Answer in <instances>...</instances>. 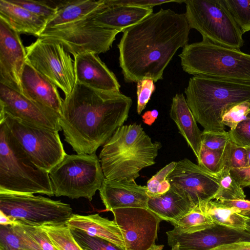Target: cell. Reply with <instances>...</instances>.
Wrapping results in <instances>:
<instances>
[{"instance_id":"obj_20","label":"cell","mask_w":250,"mask_h":250,"mask_svg":"<svg viewBox=\"0 0 250 250\" xmlns=\"http://www.w3.org/2000/svg\"><path fill=\"white\" fill-rule=\"evenodd\" d=\"M22 94L61 115L63 100L57 86L26 62L21 77Z\"/></svg>"},{"instance_id":"obj_34","label":"cell","mask_w":250,"mask_h":250,"mask_svg":"<svg viewBox=\"0 0 250 250\" xmlns=\"http://www.w3.org/2000/svg\"><path fill=\"white\" fill-rule=\"evenodd\" d=\"M175 164V162H172L166 165L147 181L146 193L149 198L160 196L169 190L170 185L167 177L174 168Z\"/></svg>"},{"instance_id":"obj_38","label":"cell","mask_w":250,"mask_h":250,"mask_svg":"<svg viewBox=\"0 0 250 250\" xmlns=\"http://www.w3.org/2000/svg\"><path fill=\"white\" fill-rule=\"evenodd\" d=\"M250 112V101L237 104L224 113L222 117V124L232 130L246 118Z\"/></svg>"},{"instance_id":"obj_41","label":"cell","mask_w":250,"mask_h":250,"mask_svg":"<svg viewBox=\"0 0 250 250\" xmlns=\"http://www.w3.org/2000/svg\"><path fill=\"white\" fill-rule=\"evenodd\" d=\"M228 132L230 140L237 145L250 146V112L244 120Z\"/></svg>"},{"instance_id":"obj_39","label":"cell","mask_w":250,"mask_h":250,"mask_svg":"<svg viewBox=\"0 0 250 250\" xmlns=\"http://www.w3.org/2000/svg\"><path fill=\"white\" fill-rule=\"evenodd\" d=\"M156 89L154 82L149 79H144L137 82V111L141 114L150 100Z\"/></svg>"},{"instance_id":"obj_2","label":"cell","mask_w":250,"mask_h":250,"mask_svg":"<svg viewBox=\"0 0 250 250\" xmlns=\"http://www.w3.org/2000/svg\"><path fill=\"white\" fill-rule=\"evenodd\" d=\"M132 104L120 92L96 90L76 83L63 100L60 125L77 154H96L128 118Z\"/></svg>"},{"instance_id":"obj_22","label":"cell","mask_w":250,"mask_h":250,"mask_svg":"<svg viewBox=\"0 0 250 250\" xmlns=\"http://www.w3.org/2000/svg\"><path fill=\"white\" fill-rule=\"evenodd\" d=\"M106 6L93 18L99 25L123 32L153 13V8L111 5L105 0Z\"/></svg>"},{"instance_id":"obj_40","label":"cell","mask_w":250,"mask_h":250,"mask_svg":"<svg viewBox=\"0 0 250 250\" xmlns=\"http://www.w3.org/2000/svg\"><path fill=\"white\" fill-rule=\"evenodd\" d=\"M230 137L228 132H212L204 130L202 132V146L212 150L224 149Z\"/></svg>"},{"instance_id":"obj_26","label":"cell","mask_w":250,"mask_h":250,"mask_svg":"<svg viewBox=\"0 0 250 250\" xmlns=\"http://www.w3.org/2000/svg\"><path fill=\"white\" fill-rule=\"evenodd\" d=\"M104 0H73L57 1V13L46 22L44 30L62 26L80 20L96 10L103 4Z\"/></svg>"},{"instance_id":"obj_42","label":"cell","mask_w":250,"mask_h":250,"mask_svg":"<svg viewBox=\"0 0 250 250\" xmlns=\"http://www.w3.org/2000/svg\"><path fill=\"white\" fill-rule=\"evenodd\" d=\"M22 228L40 246L42 250H58L46 232L40 227L20 223Z\"/></svg>"},{"instance_id":"obj_10","label":"cell","mask_w":250,"mask_h":250,"mask_svg":"<svg viewBox=\"0 0 250 250\" xmlns=\"http://www.w3.org/2000/svg\"><path fill=\"white\" fill-rule=\"evenodd\" d=\"M0 211L19 223L35 226L66 224L73 214L70 206L33 194L0 192Z\"/></svg>"},{"instance_id":"obj_24","label":"cell","mask_w":250,"mask_h":250,"mask_svg":"<svg viewBox=\"0 0 250 250\" xmlns=\"http://www.w3.org/2000/svg\"><path fill=\"white\" fill-rule=\"evenodd\" d=\"M194 207L187 196L171 187L162 195L149 198L147 203L149 210L162 221L170 223L181 219Z\"/></svg>"},{"instance_id":"obj_6","label":"cell","mask_w":250,"mask_h":250,"mask_svg":"<svg viewBox=\"0 0 250 250\" xmlns=\"http://www.w3.org/2000/svg\"><path fill=\"white\" fill-rule=\"evenodd\" d=\"M179 57L189 74L250 84V54L240 50L202 40L187 44Z\"/></svg>"},{"instance_id":"obj_14","label":"cell","mask_w":250,"mask_h":250,"mask_svg":"<svg viewBox=\"0 0 250 250\" xmlns=\"http://www.w3.org/2000/svg\"><path fill=\"white\" fill-rule=\"evenodd\" d=\"M167 179L171 188L187 196L195 207L213 199L219 188L214 174L187 158L176 162Z\"/></svg>"},{"instance_id":"obj_28","label":"cell","mask_w":250,"mask_h":250,"mask_svg":"<svg viewBox=\"0 0 250 250\" xmlns=\"http://www.w3.org/2000/svg\"><path fill=\"white\" fill-rule=\"evenodd\" d=\"M0 250H42L19 223L0 225Z\"/></svg>"},{"instance_id":"obj_5","label":"cell","mask_w":250,"mask_h":250,"mask_svg":"<svg viewBox=\"0 0 250 250\" xmlns=\"http://www.w3.org/2000/svg\"><path fill=\"white\" fill-rule=\"evenodd\" d=\"M54 196L49 172L37 166L0 120V192Z\"/></svg>"},{"instance_id":"obj_1","label":"cell","mask_w":250,"mask_h":250,"mask_svg":"<svg viewBox=\"0 0 250 250\" xmlns=\"http://www.w3.org/2000/svg\"><path fill=\"white\" fill-rule=\"evenodd\" d=\"M190 30L185 13L162 8L124 30L117 46L125 81L163 79L176 52L188 44Z\"/></svg>"},{"instance_id":"obj_46","label":"cell","mask_w":250,"mask_h":250,"mask_svg":"<svg viewBox=\"0 0 250 250\" xmlns=\"http://www.w3.org/2000/svg\"><path fill=\"white\" fill-rule=\"evenodd\" d=\"M211 250H250V241H242L218 246Z\"/></svg>"},{"instance_id":"obj_4","label":"cell","mask_w":250,"mask_h":250,"mask_svg":"<svg viewBox=\"0 0 250 250\" xmlns=\"http://www.w3.org/2000/svg\"><path fill=\"white\" fill-rule=\"evenodd\" d=\"M185 93L188 104L204 130L224 132V113L233 105L250 101V84L193 76Z\"/></svg>"},{"instance_id":"obj_30","label":"cell","mask_w":250,"mask_h":250,"mask_svg":"<svg viewBox=\"0 0 250 250\" xmlns=\"http://www.w3.org/2000/svg\"><path fill=\"white\" fill-rule=\"evenodd\" d=\"M173 231L178 233H189L201 230L215 224L212 220L197 207L181 219L171 222Z\"/></svg>"},{"instance_id":"obj_48","label":"cell","mask_w":250,"mask_h":250,"mask_svg":"<svg viewBox=\"0 0 250 250\" xmlns=\"http://www.w3.org/2000/svg\"><path fill=\"white\" fill-rule=\"evenodd\" d=\"M19 222L13 218L7 216L0 211V225H8L18 224Z\"/></svg>"},{"instance_id":"obj_15","label":"cell","mask_w":250,"mask_h":250,"mask_svg":"<svg viewBox=\"0 0 250 250\" xmlns=\"http://www.w3.org/2000/svg\"><path fill=\"white\" fill-rule=\"evenodd\" d=\"M0 114H6L35 126L58 131L62 130L59 123L60 114L1 83Z\"/></svg>"},{"instance_id":"obj_49","label":"cell","mask_w":250,"mask_h":250,"mask_svg":"<svg viewBox=\"0 0 250 250\" xmlns=\"http://www.w3.org/2000/svg\"><path fill=\"white\" fill-rule=\"evenodd\" d=\"M164 246L163 245H154L150 248L146 250H162L163 249Z\"/></svg>"},{"instance_id":"obj_32","label":"cell","mask_w":250,"mask_h":250,"mask_svg":"<svg viewBox=\"0 0 250 250\" xmlns=\"http://www.w3.org/2000/svg\"><path fill=\"white\" fill-rule=\"evenodd\" d=\"M243 34L250 31V0H223Z\"/></svg>"},{"instance_id":"obj_25","label":"cell","mask_w":250,"mask_h":250,"mask_svg":"<svg viewBox=\"0 0 250 250\" xmlns=\"http://www.w3.org/2000/svg\"><path fill=\"white\" fill-rule=\"evenodd\" d=\"M0 18L19 34H28L38 38L47 22L44 19L7 0H0Z\"/></svg>"},{"instance_id":"obj_18","label":"cell","mask_w":250,"mask_h":250,"mask_svg":"<svg viewBox=\"0 0 250 250\" xmlns=\"http://www.w3.org/2000/svg\"><path fill=\"white\" fill-rule=\"evenodd\" d=\"M76 83L104 91L120 92L115 74L97 54L85 52L74 57Z\"/></svg>"},{"instance_id":"obj_36","label":"cell","mask_w":250,"mask_h":250,"mask_svg":"<svg viewBox=\"0 0 250 250\" xmlns=\"http://www.w3.org/2000/svg\"><path fill=\"white\" fill-rule=\"evenodd\" d=\"M225 154L226 147L218 150L202 146L198 165L212 173H216L225 167Z\"/></svg>"},{"instance_id":"obj_43","label":"cell","mask_w":250,"mask_h":250,"mask_svg":"<svg viewBox=\"0 0 250 250\" xmlns=\"http://www.w3.org/2000/svg\"><path fill=\"white\" fill-rule=\"evenodd\" d=\"M111 5H126L143 8H153V7L170 2H184V0H109Z\"/></svg>"},{"instance_id":"obj_7","label":"cell","mask_w":250,"mask_h":250,"mask_svg":"<svg viewBox=\"0 0 250 250\" xmlns=\"http://www.w3.org/2000/svg\"><path fill=\"white\" fill-rule=\"evenodd\" d=\"M55 196L89 201L105 179L96 154H66L49 172Z\"/></svg>"},{"instance_id":"obj_11","label":"cell","mask_w":250,"mask_h":250,"mask_svg":"<svg viewBox=\"0 0 250 250\" xmlns=\"http://www.w3.org/2000/svg\"><path fill=\"white\" fill-rule=\"evenodd\" d=\"M11 132L38 167L47 172L60 163L66 153L59 131L31 125L0 114Z\"/></svg>"},{"instance_id":"obj_45","label":"cell","mask_w":250,"mask_h":250,"mask_svg":"<svg viewBox=\"0 0 250 250\" xmlns=\"http://www.w3.org/2000/svg\"><path fill=\"white\" fill-rule=\"evenodd\" d=\"M217 201L226 207L236 208L240 210L243 215L250 217V200L244 199Z\"/></svg>"},{"instance_id":"obj_23","label":"cell","mask_w":250,"mask_h":250,"mask_svg":"<svg viewBox=\"0 0 250 250\" xmlns=\"http://www.w3.org/2000/svg\"><path fill=\"white\" fill-rule=\"evenodd\" d=\"M66 225L69 228L82 230L89 235L104 239L126 250L121 230L114 220L103 218L98 214H73Z\"/></svg>"},{"instance_id":"obj_29","label":"cell","mask_w":250,"mask_h":250,"mask_svg":"<svg viewBox=\"0 0 250 250\" xmlns=\"http://www.w3.org/2000/svg\"><path fill=\"white\" fill-rule=\"evenodd\" d=\"M214 175L218 179L219 188L213 199L222 201L246 198L242 187L232 176L229 168L224 167Z\"/></svg>"},{"instance_id":"obj_12","label":"cell","mask_w":250,"mask_h":250,"mask_svg":"<svg viewBox=\"0 0 250 250\" xmlns=\"http://www.w3.org/2000/svg\"><path fill=\"white\" fill-rule=\"evenodd\" d=\"M26 61L68 96L76 79L74 61L60 42L38 38L25 47Z\"/></svg>"},{"instance_id":"obj_31","label":"cell","mask_w":250,"mask_h":250,"mask_svg":"<svg viewBox=\"0 0 250 250\" xmlns=\"http://www.w3.org/2000/svg\"><path fill=\"white\" fill-rule=\"evenodd\" d=\"M41 227L58 250H83L73 237L66 224L46 225Z\"/></svg>"},{"instance_id":"obj_47","label":"cell","mask_w":250,"mask_h":250,"mask_svg":"<svg viewBox=\"0 0 250 250\" xmlns=\"http://www.w3.org/2000/svg\"><path fill=\"white\" fill-rule=\"evenodd\" d=\"M158 115V111L156 109H153L145 112L142 117L145 124L148 125H151L157 119Z\"/></svg>"},{"instance_id":"obj_44","label":"cell","mask_w":250,"mask_h":250,"mask_svg":"<svg viewBox=\"0 0 250 250\" xmlns=\"http://www.w3.org/2000/svg\"><path fill=\"white\" fill-rule=\"evenodd\" d=\"M232 176L242 187L250 186V166L230 169Z\"/></svg>"},{"instance_id":"obj_19","label":"cell","mask_w":250,"mask_h":250,"mask_svg":"<svg viewBox=\"0 0 250 250\" xmlns=\"http://www.w3.org/2000/svg\"><path fill=\"white\" fill-rule=\"evenodd\" d=\"M99 192L107 211L127 208H147L149 197L146 187L138 185L135 181H113L105 178Z\"/></svg>"},{"instance_id":"obj_21","label":"cell","mask_w":250,"mask_h":250,"mask_svg":"<svg viewBox=\"0 0 250 250\" xmlns=\"http://www.w3.org/2000/svg\"><path fill=\"white\" fill-rule=\"evenodd\" d=\"M169 115L198 161L202 146V132L183 93H177L172 98Z\"/></svg>"},{"instance_id":"obj_33","label":"cell","mask_w":250,"mask_h":250,"mask_svg":"<svg viewBox=\"0 0 250 250\" xmlns=\"http://www.w3.org/2000/svg\"><path fill=\"white\" fill-rule=\"evenodd\" d=\"M71 232L83 250H124L104 239L89 235L77 229L70 228Z\"/></svg>"},{"instance_id":"obj_8","label":"cell","mask_w":250,"mask_h":250,"mask_svg":"<svg viewBox=\"0 0 250 250\" xmlns=\"http://www.w3.org/2000/svg\"><path fill=\"white\" fill-rule=\"evenodd\" d=\"M185 15L189 27L203 40L238 50L243 45V33L223 0H186Z\"/></svg>"},{"instance_id":"obj_9","label":"cell","mask_w":250,"mask_h":250,"mask_svg":"<svg viewBox=\"0 0 250 250\" xmlns=\"http://www.w3.org/2000/svg\"><path fill=\"white\" fill-rule=\"evenodd\" d=\"M105 7V0L85 17L62 26L45 29L39 37L61 43L74 57L85 52L97 55L105 53L110 49L116 35L122 31L102 26L94 21V17Z\"/></svg>"},{"instance_id":"obj_27","label":"cell","mask_w":250,"mask_h":250,"mask_svg":"<svg viewBox=\"0 0 250 250\" xmlns=\"http://www.w3.org/2000/svg\"><path fill=\"white\" fill-rule=\"evenodd\" d=\"M196 206L216 224L247 231L250 217L243 215L236 208L226 207L217 201L212 200L202 202Z\"/></svg>"},{"instance_id":"obj_17","label":"cell","mask_w":250,"mask_h":250,"mask_svg":"<svg viewBox=\"0 0 250 250\" xmlns=\"http://www.w3.org/2000/svg\"><path fill=\"white\" fill-rule=\"evenodd\" d=\"M26 62L20 34L0 18V83L22 93L21 77Z\"/></svg>"},{"instance_id":"obj_35","label":"cell","mask_w":250,"mask_h":250,"mask_svg":"<svg viewBox=\"0 0 250 250\" xmlns=\"http://www.w3.org/2000/svg\"><path fill=\"white\" fill-rule=\"evenodd\" d=\"M9 2L21 6L39 16L47 22L52 18L57 11V3L52 1L34 0H7Z\"/></svg>"},{"instance_id":"obj_3","label":"cell","mask_w":250,"mask_h":250,"mask_svg":"<svg viewBox=\"0 0 250 250\" xmlns=\"http://www.w3.org/2000/svg\"><path fill=\"white\" fill-rule=\"evenodd\" d=\"M162 146L153 142L141 124L119 127L104 145L99 160L105 178L135 181L143 168L155 163Z\"/></svg>"},{"instance_id":"obj_16","label":"cell","mask_w":250,"mask_h":250,"mask_svg":"<svg viewBox=\"0 0 250 250\" xmlns=\"http://www.w3.org/2000/svg\"><path fill=\"white\" fill-rule=\"evenodd\" d=\"M166 233L171 250H211L222 245L250 241V232L216 224L192 233H178L172 230Z\"/></svg>"},{"instance_id":"obj_13","label":"cell","mask_w":250,"mask_h":250,"mask_svg":"<svg viewBox=\"0 0 250 250\" xmlns=\"http://www.w3.org/2000/svg\"><path fill=\"white\" fill-rule=\"evenodd\" d=\"M121 230L126 250H146L155 245L162 221L148 208H127L111 210Z\"/></svg>"},{"instance_id":"obj_50","label":"cell","mask_w":250,"mask_h":250,"mask_svg":"<svg viewBox=\"0 0 250 250\" xmlns=\"http://www.w3.org/2000/svg\"><path fill=\"white\" fill-rule=\"evenodd\" d=\"M248 155L249 166H250V146L245 147Z\"/></svg>"},{"instance_id":"obj_37","label":"cell","mask_w":250,"mask_h":250,"mask_svg":"<svg viewBox=\"0 0 250 250\" xmlns=\"http://www.w3.org/2000/svg\"><path fill=\"white\" fill-rule=\"evenodd\" d=\"M249 166L246 148L237 145L230 139L226 147L225 167L231 169Z\"/></svg>"}]
</instances>
